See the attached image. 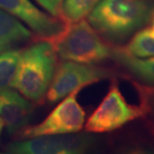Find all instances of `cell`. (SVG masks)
Instances as JSON below:
<instances>
[{"mask_svg": "<svg viewBox=\"0 0 154 154\" xmlns=\"http://www.w3.org/2000/svg\"><path fill=\"white\" fill-rule=\"evenodd\" d=\"M92 144L87 135H43L13 141L6 150L15 154H76L87 151Z\"/></svg>", "mask_w": 154, "mask_h": 154, "instance_id": "7", "label": "cell"}, {"mask_svg": "<svg viewBox=\"0 0 154 154\" xmlns=\"http://www.w3.org/2000/svg\"><path fill=\"white\" fill-rule=\"evenodd\" d=\"M100 0H63L60 17L68 23L84 19Z\"/></svg>", "mask_w": 154, "mask_h": 154, "instance_id": "13", "label": "cell"}, {"mask_svg": "<svg viewBox=\"0 0 154 154\" xmlns=\"http://www.w3.org/2000/svg\"><path fill=\"white\" fill-rule=\"evenodd\" d=\"M35 1L38 4L41 5L51 15L56 17H60L61 6H62L63 0H35Z\"/></svg>", "mask_w": 154, "mask_h": 154, "instance_id": "16", "label": "cell"}, {"mask_svg": "<svg viewBox=\"0 0 154 154\" xmlns=\"http://www.w3.org/2000/svg\"><path fill=\"white\" fill-rule=\"evenodd\" d=\"M111 58L138 81L144 85L154 86V57H134L126 53L122 48L117 47L112 49Z\"/></svg>", "mask_w": 154, "mask_h": 154, "instance_id": "11", "label": "cell"}, {"mask_svg": "<svg viewBox=\"0 0 154 154\" xmlns=\"http://www.w3.org/2000/svg\"><path fill=\"white\" fill-rule=\"evenodd\" d=\"M122 49L134 57H154V34L149 27L141 28L132 35L130 41Z\"/></svg>", "mask_w": 154, "mask_h": 154, "instance_id": "12", "label": "cell"}, {"mask_svg": "<svg viewBox=\"0 0 154 154\" xmlns=\"http://www.w3.org/2000/svg\"><path fill=\"white\" fill-rule=\"evenodd\" d=\"M0 9L22 21L42 40L50 41L62 33L68 22L40 10L30 0H0Z\"/></svg>", "mask_w": 154, "mask_h": 154, "instance_id": "8", "label": "cell"}, {"mask_svg": "<svg viewBox=\"0 0 154 154\" xmlns=\"http://www.w3.org/2000/svg\"><path fill=\"white\" fill-rule=\"evenodd\" d=\"M142 115V108L128 104L117 82L113 81L106 96L90 115L84 127L91 133H106L121 128Z\"/></svg>", "mask_w": 154, "mask_h": 154, "instance_id": "5", "label": "cell"}, {"mask_svg": "<svg viewBox=\"0 0 154 154\" xmlns=\"http://www.w3.org/2000/svg\"><path fill=\"white\" fill-rule=\"evenodd\" d=\"M141 97V108L144 114L154 117V86L137 85Z\"/></svg>", "mask_w": 154, "mask_h": 154, "instance_id": "15", "label": "cell"}, {"mask_svg": "<svg viewBox=\"0 0 154 154\" xmlns=\"http://www.w3.org/2000/svg\"><path fill=\"white\" fill-rule=\"evenodd\" d=\"M3 127H4V121H3L2 118H1V117H0V134H1Z\"/></svg>", "mask_w": 154, "mask_h": 154, "instance_id": "17", "label": "cell"}, {"mask_svg": "<svg viewBox=\"0 0 154 154\" xmlns=\"http://www.w3.org/2000/svg\"><path fill=\"white\" fill-rule=\"evenodd\" d=\"M80 90H75L52 110L42 122L25 126L15 133L16 139H26L43 135L77 133L84 127L85 111L77 100Z\"/></svg>", "mask_w": 154, "mask_h": 154, "instance_id": "4", "label": "cell"}, {"mask_svg": "<svg viewBox=\"0 0 154 154\" xmlns=\"http://www.w3.org/2000/svg\"><path fill=\"white\" fill-rule=\"evenodd\" d=\"M22 49L6 51L0 54V88L10 87L16 73Z\"/></svg>", "mask_w": 154, "mask_h": 154, "instance_id": "14", "label": "cell"}, {"mask_svg": "<svg viewBox=\"0 0 154 154\" xmlns=\"http://www.w3.org/2000/svg\"><path fill=\"white\" fill-rule=\"evenodd\" d=\"M49 42L57 56L65 61L96 64L112 54V48L85 19L69 23L62 33Z\"/></svg>", "mask_w": 154, "mask_h": 154, "instance_id": "3", "label": "cell"}, {"mask_svg": "<svg viewBox=\"0 0 154 154\" xmlns=\"http://www.w3.org/2000/svg\"><path fill=\"white\" fill-rule=\"evenodd\" d=\"M33 105L17 90L0 88V117L9 134L25 127L32 113Z\"/></svg>", "mask_w": 154, "mask_h": 154, "instance_id": "9", "label": "cell"}, {"mask_svg": "<svg viewBox=\"0 0 154 154\" xmlns=\"http://www.w3.org/2000/svg\"><path fill=\"white\" fill-rule=\"evenodd\" d=\"M153 17H154V14H153Z\"/></svg>", "mask_w": 154, "mask_h": 154, "instance_id": "18", "label": "cell"}, {"mask_svg": "<svg viewBox=\"0 0 154 154\" xmlns=\"http://www.w3.org/2000/svg\"><path fill=\"white\" fill-rule=\"evenodd\" d=\"M33 36L16 17L0 9V54L18 49L32 40Z\"/></svg>", "mask_w": 154, "mask_h": 154, "instance_id": "10", "label": "cell"}, {"mask_svg": "<svg viewBox=\"0 0 154 154\" xmlns=\"http://www.w3.org/2000/svg\"><path fill=\"white\" fill-rule=\"evenodd\" d=\"M57 66V53L48 40H42L22 49L16 73L10 87L30 101L41 103Z\"/></svg>", "mask_w": 154, "mask_h": 154, "instance_id": "2", "label": "cell"}, {"mask_svg": "<svg viewBox=\"0 0 154 154\" xmlns=\"http://www.w3.org/2000/svg\"><path fill=\"white\" fill-rule=\"evenodd\" d=\"M111 76L109 70L94 64L65 61L58 64L49 86L45 100L56 103L71 92L97 83Z\"/></svg>", "mask_w": 154, "mask_h": 154, "instance_id": "6", "label": "cell"}, {"mask_svg": "<svg viewBox=\"0 0 154 154\" xmlns=\"http://www.w3.org/2000/svg\"><path fill=\"white\" fill-rule=\"evenodd\" d=\"M153 14L150 0H100L88 22L107 41L121 43L149 23Z\"/></svg>", "mask_w": 154, "mask_h": 154, "instance_id": "1", "label": "cell"}]
</instances>
